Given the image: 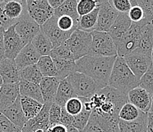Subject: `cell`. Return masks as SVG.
<instances>
[{
    "label": "cell",
    "mask_w": 153,
    "mask_h": 132,
    "mask_svg": "<svg viewBox=\"0 0 153 132\" xmlns=\"http://www.w3.org/2000/svg\"><path fill=\"white\" fill-rule=\"evenodd\" d=\"M116 57L87 55L76 61V72L91 77L101 90L108 86Z\"/></svg>",
    "instance_id": "cell-1"
},
{
    "label": "cell",
    "mask_w": 153,
    "mask_h": 132,
    "mask_svg": "<svg viewBox=\"0 0 153 132\" xmlns=\"http://www.w3.org/2000/svg\"><path fill=\"white\" fill-rule=\"evenodd\" d=\"M92 112L106 117L119 119V112L128 102L127 95L112 87H104L88 98Z\"/></svg>",
    "instance_id": "cell-2"
},
{
    "label": "cell",
    "mask_w": 153,
    "mask_h": 132,
    "mask_svg": "<svg viewBox=\"0 0 153 132\" xmlns=\"http://www.w3.org/2000/svg\"><path fill=\"white\" fill-rule=\"evenodd\" d=\"M108 86L127 95L140 86V80L133 73L123 57L117 56L110 76Z\"/></svg>",
    "instance_id": "cell-3"
},
{
    "label": "cell",
    "mask_w": 153,
    "mask_h": 132,
    "mask_svg": "<svg viewBox=\"0 0 153 132\" xmlns=\"http://www.w3.org/2000/svg\"><path fill=\"white\" fill-rule=\"evenodd\" d=\"M149 22L145 19L140 22H132L129 30L123 35L121 40L116 44L117 56L124 57L138 48L142 30Z\"/></svg>",
    "instance_id": "cell-4"
},
{
    "label": "cell",
    "mask_w": 153,
    "mask_h": 132,
    "mask_svg": "<svg viewBox=\"0 0 153 132\" xmlns=\"http://www.w3.org/2000/svg\"><path fill=\"white\" fill-rule=\"evenodd\" d=\"M91 33V50L89 56L98 57H116L117 51L111 36L108 32H101L93 31Z\"/></svg>",
    "instance_id": "cell-5"
},
{
    "label": "cell",
    "mask_w": 153,
    "mask_h": 132,
    "mask_svg": "<svg viewBox=\"0 0 153 132\" xmlns=\"http://www.w3.org/2000/svg\"><path fill=\"white\" fill-rule=\"evenodd\" d=\"M92 37L91 33L76 29L65 43L68 46L75 61L88 55L91 50Z\"/></svg>",
    "instance_id": "cell-6"
},
{
    "label": "cell",
    "mask_w": 153,
    "mask_h": 132,
    "mask_svg": "<svg viewBox=\"0 0 153 132\" xmlns=\"http://www.w3.org/2000/svg\"><path fill=\"white\" fill-rule=\"evenodd\" d=\"M66 79L79 98H91L101 90L95 82L84 73L74 72Z\"/></svg>",
    "instance_id": "cell-7"
},
{
    "label": "cell",
    "mask_w": 153,
    "mask_h": 132,
    "mask_svg": "<svg viewBox=\"0 0 153 132\" xmlns=\"http://www.w3.org/2000/svg\"><path fill=\"white\" fill-rule=\"evenodd\" d=\"M123 57L130 70L139 80L152 66L151 54L140 48H136Z\"/></svg>",
    "instance_id": "cell-8"
},
{
    "label": "cell",
    "mask_w": 153,
    "mask_h": 132,
    "mask_svg": "<svg viewBox=\"0 0 153 132\" xmlns=\"http://www.w3.org/2000/svg\"><path fill=\"white\" fill-rule=\"evenodd\" d=\"M82 132H120L119 119L91 112L88 125Z\"/></svg>",
    "instance_id": "cell-9"
},
{
    "label": "cell",
    "mask_w": 153,
    "mask_h": 132,
    "mask_svg": "<svg viewBox=\"0 0 153 132\" xmlns=\"http://www.w3.org/2000/svg\"><path fill=\"white\" fill-rule=\"evenodd\" d=\"M15 26V31L25 45L31 42L33 38L41 31V26L29 15L27 10L19 18Z\"/></svg>",
    "instance_id": "cell-10"
},
{
    "label": "cell",
    "mask_w": 153,
    "mask_h": 132,
    "mask_svg": "<svg viewBox=\"0 0 153 132\" xmlns=\"http://www.w3.org/2000/svg\"><path fill=\"white\" fill-rule=\"evenodd\" d=\"M118 15L119 12L114 8L110 1H99L98 22L94 31L108 32Z\"/></svg>",
    "instance_id": "cell-11"
},
{
    "label": "cell",
    "mask_w": 153,
    "mask_h": 132,
    "mask_svg": "<svg viewBox=\"0 0 153 132\" xmlns=\"http://www.w3.org/2000/svg\"><path fill=\"white\" fill-rule=\"evenodd\" d=\"M27 8L29 15L40 26L52 18L54 10L48 3V0H28Z\"/></svg>",
    "instance_id": "cell-12"
},
{
    "label": "cell",
    "mask_w": 153,
    "mask_h": 132,
    "mask_svg": "<svg viewBox=\"0 0 153 132\" xmlns=\"http://www.w3.org/2000/svg\"><path fill=\"white\" fill-rule=\"evenodd\" d=\"M25 46L24 41L15 31V25L5 29L4 32L5 58L15 60Z\"/></svg>",
    "instance_id": "cell-13"
},
{
    "label": "cell",
    "mask_w": 153,
    "mask_h": 132,
    "mask_svg": "<svg viewBox=\"0 0 153 132\" xmlns=\"http://www.w3.org/2000/svg\"><path fill=\"white\" fill-rule=\"evenodd\" d=\"M41 30L48 37L53 46V48L66 42V40L72 34L71 32L62 31L58 28L56 24V17L54 15L41 26Z\"/></svg>",
    "instance_id": "cell-14"
},
{
    "label": "cell",
    "mask_w": 153,
    "mask_h": 132,
    "mask_svg": "<svg viewBox=\"0 0 153 132\" xmlns=\"http://www.w3.org/2000/svg\"><path fill=\"white\" fill-rule=\"evenodd\" d=\"M128 102L131 103L144 113L149 112L152 105V95L140 87H137L127 94Z\"/></svg>",
    "instance_id": "cell-15"
},
{
    "label": "cell",
    "mask_w": 153,
    "mask_h": 132,
    "mask_svg": "<svg viewBox=\"0 0 153 132\" xmlns=\"http://www.w3.org/2000/svg\"><path fill=\"white\" fill-rule=\"evenodd\" d=\"M53 102H46L37 116L30 119L22 129V132H34L38 129H48L50 125L49 111Z\"/></svg>",
    "instance_id": "cell-16"
},
{
    "label": "cell",
    "mask_w": 153,
    "mask_h": 132,
    "mask_svg": "<svg viewBox=\"0 0 153 132\" xmlns=\"http://www.w3.org/2000/svg\"><path fill=\"white\" fill-rule=\"evenodd\" d=\"M40 57V54L32 45L31 43H29L22 48L15 59V62L19 71H21L27 66L37 64Z\"/></svg>",
    "instance_id": "cell-17"
},
{
    "label": "cell",
    "mask_w": 153,
    "mask_h": 132,
    "mask_svg": "<svg viewBox=\"0 0 153 132\" xmlns=\"http://www.w3.org/2000/svg\"><path fill=\"white\" fill-rule=\"evenodd\" d=\"M0 76L3 84H19L21 81L20 71L15 60L5 58L0 62Z\"/></svg>",
    "instance_id": "cell-18"
},
{
    "label": "cell",
    "mask_w": 153,
    "mask_h": 132,
    "mask_svg": "<svg viewBox=\"0 0 153 132\" xmlns=\"http://www.w3.org/2000/svg\"><path fill=\"white\" fill-rule=\"evenodd\" d=\"M131 24L132 22L127 13H119L117 18L108 32L112 37L115 46L129 30Z\"/></svg>",
    "instance_id": "cell-19"
},
{
    "label": "cell",
    "mask_w": 153,
    "mask_h": 132,
    "mask_svg": "<svg viewBox=\"0 0 153 132\" xmlns=\"http://www.w3.org/2000/svg\"><path fill=\"white\" fill-rule=\"evenodd\" d=\"M19 84H3L2 86L0 89V113L11 106L19 98L20 95Z\"/></svg>",
    "instance_id": "cell-20"
},
{
    "label": "cell",
    "mask_w": 153,
    "mask_h": 132,
    "mask_svg": "<svg viewBox=\"0 0 153 132\" xmlns=\"http://www.w3.org/2000/svg\"><path fill=\"white\" fill-rule=\"evenodd\" d=\"M2 114L21 129L23 128L24 126L25 125V124L28 121L22 111L20 102V95L16 99V101L11 106L5 109Z\"/></svg>",
    "instance_id": "cell-21"
},
{
    "label": "cell",
    "mask_w": 153,
    "mask_h": 132,
    "mask_svg": "<svg viewBox=\"0 0 153 132\" xmlns=\"http://www.w3.org/2000/svg\"><path fill=\"white\" fill-rule=\"evenodd\" d=\"M60 80L56 77H43L39 87L44 103L53 102Z\"/></svg>",
    "instance_id": "cell-22"
},
{
    "label": "cell",
    "mask_w": 153,
    "mask_h": 132,
    "mask_svg": "<svg viewBox=\"0 0 153 132\" xmlns=\"http://www.w3.org/2000/svg\"><path fill=\"white\" fill-rule=\"evenodd\" d=\"M27 8V1L25 0H12V1H5L4 11L7 17L16 24L19 18L23 15Z\"/></svg>",
    "instance_id": "cell-23"
},
{
    "label": "cell",
    "mask_w": 153,
    "mask_h": 132,
    "mask_svg": "<svg viewBox=\"0 0 153 132\" xmlns=\"http://www.w3.org/2000/svg\"><path fill=\"white\" fill-rule=\"evenodd\" d=\"M75 97H77V95L67 79L60 80L57 92L53 100L54 103L57 104L61 108H63L69 99Z\"/></svg>",
    "instance_id": "cell-24"
},
{
    "label": "cell",
    "mask_w": 153,
    "mask_h": 132,
    "mask_svg": "<svg viewBox=\"0 0 153 132\" xmlns=\"http://www.w3.org/2000/svg\"><path fill=\"white\" fill-rule=\"evenodd\" d=\"M19 86L20 95L33 98L37 102L44 104L39 85L25 80H21Z\"/></svg>",
    "instance_id": "cell-25"
},
{
    "label": "cell",
    "mask_w": 153,
    "mask_h": 132,
    "mask_svg": "<svg viewBox=\"0 0 153 132\" xmlns=\"http://www.w3.org/2000/svg\"><path fill=\"white\" fill-rule=\"evenodd\" d=\"M20 102L22 111L28 120L37 116L44 106V104L37 102L33 98L22 95H20Z\"/></svg>",
    "instance_id": "cell-26"
},
{
    "label": "cell",
    "mask_w": 153,
    "mask_h": 132,
    "mask_svg": "<svg viewBox=\"0 0 153 132\" xmlns=\"http://www.w3.org/2000/svg\"><path fill=\"white\" fill-rule=\"evenodd\" d=\"M30 43L40 54L41 57L50 55V53L53 49L51 41L41 30L37 33Z\"/></svg>",
    "instance_id": "cell-27"
},
{
    "label": "cell",
    "mask_w": 153,
    "mask_h": 132,
    "mask_svg": "<svg viewBox=\"0 0 153 132\" xmlns=\"http://www.w3.org/2000/svg\"><path fill=\"white\" fill-rule=\"evenodd\" d=\"M55 64L57 76L59 80L66 79L71 73L76 72V61L62 59H53Z\"/></svg>",
    "instance_id": "cell-28"
},
{
    "label": "cell",
    "mask_w": 153,
    "mask_h": 132,
    "mask_svg": "<svg viewBox=\"0 0 153 132\" xmlns=\"http://www.w3.org/2000/svg\"><path fill=\"white\" fill-rule=\"evenodd\" d=\"M138 48L152 55L153 48V22H149L143 27Z\"/></svg>",
    "instance_id": "cell-29"
},
{
    "label": "cell",
    "mask_w": 153,
    "mask_h": 132,
    "mask_svg": "<svg viewBox=\"0 0 153 132\" xmlns=\"http://www.w3.org/2000/svg\"><path fill=\"white\" fill-rule=\"evenodd\" d=\"M148 114L133 122H126L119 120L120 132H147Z\"/></svg>",
    "instance_id": "cell-30"
},
{
    "label": "cell",
    "mask_w": 153,
    "mask_h": 132,
    "mask_svg": "<svg viewBox=\"0 0 153 132\" xmlns=\"http://www.w3.org/2000/svg\"><path fill=\"white\" fill-rule=\"evenodd\" d=\"M77 0H65L60 7L54 10L53 15L57 18L62 15H67L74 19L79 24L80 17L77 12Z\"/></svg>",
    "instance_id": "cell-31"
},
{
    "label": "cell",
    "mask_w": 153,
    "mask_h": 132,
    "mask_svg": "<svg viewBox=\"0 0 153 132\" xmlns=\"http://www.w3.org/2000/svg\"><path fill=\"white\" fill-rule=\"evenodd\" d=\"M144 112L139 110L138 108L130 102L125 104L119 112V120L126 122H133L143 117Z\"/></svg>",
    "instance_id": "cell-32"
},
{
    "label": "cell",
    "mask_w": 153,
    "mask_h": 132,
    "mask_svg": "<svg viewBox=\"0 0 153 132\" xmlns=\"http://www.w3.org/2000/svg\"><path fill=\"white\" fill-rule=\"evenodd\" d=\"M98 7L89 14L79 18L77 29L86 32H92L93 31L95 30L96 25L98 22Z\"/></svg>",
    "instance_id": "cell-33"
},
{
    "label": "cell",
    "mask_w": 153,
    "mask_h": 132,
    "mask_svg": "<svg viewBox=\"0 0 153 132\" xmlns=\"http://www.w3.org/2000/svg\"><path fill=\"white\" fill-rule=\"evenodd\" d=\"M37 65L44 77H56L57 76L53 60L49 55L41 57Z\"/></svg>",
    "instance_id": "cell-34"
},
{
    "label": "cell",
    "mask_w": 153,
    "mask_h": 132,
    "mask_svg": "<svg viewBox=\"0 0 153 132\" xmlns=\"http://www.w3.org/2000/svg\"><path fill=\"white\" fill-rule=\"evenodd\" d=\"M43 77L37 64L27 66L20 71L21 80H25L37 85L40 84Z\"/></svg>",
    "instance_id": "cell-35"
},
{
    "label": "cell",
    "mask_w": 153,
    "mask_h": 132,
    "mask_svg": "<svg viewBox=\"0 0 153 132\" xmlns=\"http://www.w3.org/2000/svg\"><path fill=\"white\" fill-rule=\"evenodd\" d=\"M49 56H51L52 59H62L75 61L74 57L66 43L54 48L50 53Z\"/></svg>",
    "instance_id": "cell-36"
},
{
    "label": "cell",
    "mask_w": 153,
    "mask_h": 132,
    "mask_svg": "<svg viewBox=\"0 0 153 132\" xmlns=\"http://www.w3.org/2000/svg\"><path fill=\"white\" fill-rule=\"evenodd\" d=\"M56 24L58 28L64 32L72 33L78 28V23L67 15H62L60 17H56Z\"/></svg>",
    "instance_id": "cell-37"
},
{
    "label": "cell",
    "mask_w": 153,
    "mask_h": 132,
    "mask_svg": "<svg viewBox=\"0 0 153 132\" xmlns=\"http://www.w3.org/2000/svg\"><path fill=\"white\" fill-rule=\"evenodd\" d=\"M99 1L94 0H79L77 4V12L79 17L89 14L98 7Z\"/></svg>",
    "instance_id": "cell-38"
},
{
    "label": "cell",
    "mask_w": 153,
    "mask_h": 132,
    "mask_svg": "<svg viewBox=\"0 0 153 132\" xmlns=\"http://www.w3.org/2000/svg\"><path fill=\"white\" fill-rule=\"evenodd\" d=\"M65 109L72 116H76L84 109L82 100L79 97H75L69 99L65 105Z\"/></svg>",
    "instance_id": "cell-39"
},
{
    "label": "cell",
    "mask_w": 153,
    "mask_h": 132,
    "mask_svg": "<svg viewBox=\"0 0 153 132\" xmlns=\"http://www.w3.org/2000/svg\"><path fill=\"white\" fill-rule=\"evenodd\" d=\"M145 90H146L150 95L153 94V66L146 72L140 80V86Z\"/></svg>",
    "instance_id": "cell-40"
},
{
    "label": "cell",
    "mask_w": 153,
    "mask_h": 132,
    "mask_svg": "<svg viewBox=\"0 0 153 132\" xmlns=\"http://www.w3.org/2000/svg\"><path fill=\"white\" fill-rule=\"evenodd\" d=\"M91 112L86 111L83 109L81 113L74 116V122H73V126L79 131V132H82L88 125V122L89 120Z\"/></svg>",
    "instance_id": "cell-41"
},
{
    "label": "cell",
    "mask_w": 153,
    "mask_h": 132,
    "mask_svg": "<svg viewBox=\"0 0 153 132\" xmlns=\"http://www.w3.org/2000/svg\"><path fill=\"white\" fill-rule=\"evenodd\" d=\"M131 9L128 12V16L132 22H140L144 19V12L141 7L137 5L136 0L130 1Z\"/></svg>",
    "instance_id": "cell-42"
},
{
    "label": "cell",
    "mask_w": 153,
    "mask_h": 132,
    "mask_svg": "<svg viewBox=\"0 0 153 132\" xmlns=\"http://www.w3.org/2000/svg\"><path fill=\"white\" fill-rule=\"evenodd\" d=\"M61 110H62V108L60 106L53 102L49 111V127L60 123Z\"/></svg>",
    "instance_id": "cell-43"
},
{
    "label": "cell",
    "mask_w": 153,
    "mask_h": 132,
    "mask_svg": "<svg viewBox=\"0 0 153 132\" xmlns=\"http://www.w3.org/2000/svg\"><path fill=\"white\" fill-rule=\"evenodd\" d=\"M0 129L2 132H22L20 128L14 125L2 113H0Z\"/></svg>",
    "instance_id": "cell-44"
},
{
    "label": "cell",
    "mask_w": 153,
    "mask_h": 132,
    "mask_svg": "<svg viewBox=\"0 0 153 132\" xmlns=\"http://www.w3.org/2000/svg\"><path fill=\"white\" fill-rule=\"evenodd\" d=\"M110 2L119 13H128L132 7L130 0H110Z\"/></svg>",
    "instance_id": "cell-45"
},
{
    "label": "cell",
    "mask_w": 153,
    "mask_h": 132,
    "mask_svg": "<svg viewBox=\"0 0 153 132\" xmlns=\"http://www.w3.org/2000/svg\"><path fill=\"white\" fill-rule=\"evenodd\" d=\"M5 0H4L2 3H0V27H2L4 29H7L10 26L14 25L15 23L12 22V20L7 17L5 14V11H4V7H5Z\"/></svg>",
    "instance_id": "cell-46"
},
{
    "label": "cell",
    "mask_w": 153,
    "mask_h": 132,
    "mask_svg": "<svg viewBox=\"0 0 153 132\" xmlns=\"http://www.w3.org/2000/svg\"><path fill=\"white\" fill-rule=\"evenodd\" d=\"M73 122H74V116H72L70 114L68 113L64 107L62 108L60 116V124H62L64 126L68 128L69 126L73 125Z\"/></svg>",
    "instance_id": "cell-47"
},
{
    "label": "cell",
    "mask_w": 153,
    "mask_h": 132,
    "mask_svg": "<svg viewBox=\"0 0 153 132\" xmlns=\"http://www.w3.org/2000/svg\"><path fill=\"white\" fill-rule=\"evenodd\" d=\"M4 32L5 29L0 27V62L5 59V47H4Z\"/></svg>",
    "instance_id": "cell-48"
},
{
    "label": "cell",
    "mask_w": 153,
    "mask_h": 132,
    "mask_svg": "<svg viewBox=\"0 0 153 132\" xmlns=\"http://www.w3.org/2000/svg\"><path fill=\"white\" fill-rule=\"evenodd\" d=\"M48 129H49L50 132H67V128L66 126H64L60 123L50 126Z\"/></svg>",
    "instance_id": "cell-49"
},
{
    "label": "cell",
    "mask_w": 153,
    "mask_h": 132,
    "mask_svg": "<svg viewBox=\"0 0 153 132\" xmlns=\"http://www.w3.org/2000/svg\"><path fill=\"white\" fill-rule=\"evenodd\" d=\"M64 1L65 0H48V3L53 10H56L62 5Z\"/></svg>",
    "instance_id": "cell-50"
},
{
    "label": "cell",
    "mask_w": 153,
    "mask_h": 132,
    "mask_svg": "<svg viewBox=\"0 0 153 132\" xmlns=\"http://www.w3.org/2000/svg\"><path fill=\"white\" fill-rule=\"evenodd\" d=\"M147 132H153V113H148Z\"/></svg>",
    "instance_id": "cell-51"
},
{
    "label": "cell",
    "mask_w": 153,
    "mask_h": 132,
    "mask_svg": "<svg viewBox=\"0 0 153 132\" xmlns=\"http://www.w3.org/2000/svg\"><path fill=\"white\" fill-rule=\"evenodd\" d=\"M149 113H153V94L152 95V105H151V108H150V110Z\"/></svg>",
    "instance_id": "cell-52"
},
{
    "label": "cell",
    "mask_w": 153,
    "mask_h": 132,
    "mask_svg": "<svg viewBox=\"0 0 153 132\" xmlns=\"http://www.w3.org/2000/svg\"><path fill=\"white\" fill-rule=\"evenodd\" d=\"M34 132H50L49 129H38Z\"/></svg>",
    "instance_id": "cell-53"
},
{
    "label": "cell",
    "mask_w": 153,
    "mask_h": 132,
    "mask_svg": "<svg viewBox=\"0 0 153 132\" xmlns=\"http://www.w3.org/2000/svg\"><path fill=\"white\" fill-rule=\"evenodd\" d=\"M2 85H3V81H2V77H1V76H0V89H1Z\"/></svg>",
    "instance_id": "cell-54"
},
{
    "label": "cell",
    "mask_w": 153,
    "mask_h": 132,
    "mask_svg": "<svg viewBox=\"0 0 153 132\" xmlns=\"http://www.w3.org/2000/svg\"><path fill=\"white\" fill-rule=\"evenodd\" d=\"M152 66H153V48L152 51Z\"/></svg>",
    "instance_id": "cell-55"
},
{
    "label": "cell",
    "mask_w": 153,
    "mask_h": 132,
    "mask_svg": "<svg viewBox=\"0 0 153 132\" xmlns=\"http://www.w3.org/2000/svg\"><path fill=\"white\" fill-rule=\"evenodd\" d=\"M150 5H151L152 7H153V0H149Z\"/></svg>",
    "instance_id": "cell-56"
},
{
    "label": "cell",
    "mask_w": 153,
    "mask_h": 132,
    "mask_svg": "<svg viewBox=\"0 0 153 132\" xmlns=\"http://www.w3.org/2000/svg\"><path fill=\"white\" fill-rule=\"evenodd\" d=\"M3 1H4V0H0V3H2V2H3Z\"/></svg>",
    "instance_id": "cell-57"
},
{
    "label": "cell",
    "mask_w": 153,
    "mask_h": 132,
    "mask_svg": "<svg viewBox=\"0 0 153 132\" xmlns=\"http://www.w3.org/2000/svg\"><path fill=\"white\" fill-rule=\"evenodd\" d=\"M0 132H2V131L1 130V129H0Z\"/></svg>",
    "instance_id": "cell-58"
}]
</instances>
